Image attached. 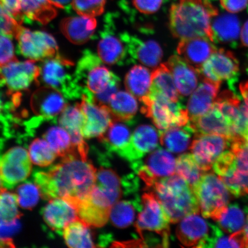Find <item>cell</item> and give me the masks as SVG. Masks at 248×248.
Returning a JSON list of instances; mask_svg holds the SVG:
<instances>
[{
	"label": "cell",
	"mask_w": 248,
	"mask_h": 248,
	"mask_svg": "<svg viewBox=\"0 0 248 248\" xmlns=\"http://www.w3.org/2000/svg\"><path fill=\"white\" fill-rule=\"evenodd\" d=\"M96 173L88 158L71 154L46 171L36 172L33 178L45 199L65 198L78 204L94 187Z\"/></svg>",
	"instance_id": "1"
},
{
	"label": "cell",
	"mask_w": 248,
	"mask_h": 248,
	"mask_svg": "<svg viewBox=\"0 0 248 248\" xmlns=\"http://www.w3.org/2000/svg\"><path fill=\"white\" fill-rule=\"evenodd\" d=\"M218 15V9L207 0H179L170 8V29L176 38L206 37L215 42L212 20Z\"/></svg>",
	"instance_id": "2"
},
{
	"label": "cell",
	"mask_w": 248,
	"mask_h": 248,
	"mask_svg": "<svg viewBox=\"0 0 248 248\" xmlns=\"http://www.w3.org/2000/svg\"><path fill=\"white\" fill-rule=\"evenodd\" d=\"M147 188L156 195L173 224L186 216L200 212L193 188L178 175L157 178Z\"/></svg>",
	"instance_id": "3"
},
{
	"label": "cell",
	"mask_w": 248,
	"mask_h": 248,
	"mask_svg": "<svg viewBox=\"0 0 248 248\" xmlns=\"http://www.w3.org/2000/svg\"><path fill=\"white\" fill-rule=\"evenodd\" d=\"M74 63L60 55L46 59L40 64L39 81L57 90L67 100L82 97L83 90L73 70Z\"/></svg>",
	"instance_id": "4"
},
{
	"label": "cell",
	"mask_w": 248,
	"mask_h": 248,
	"mask_svg": "<svg viewBox=\"0 0 248 248\" xmlns=\"http://www.w3.org/2000/svg\"><path fill=\"white\" fill-rule=\"evenodd\" d=\"M122 191L96 184L92 191L78 204L80 219L89 226L100 228L107 224L111 210L122 197Z\"/></svg>",
	"instance_id": "5"
},
{
	"label": "cell",
	"mask_w": 248,
	"mask_h": 248,
	"mask_svg": "<svg viewBox=\"0 0 248 248\" xmlns=\"http://www.w3.org/2000/svg\"><path fill=\"white\" fill-rule=\"evenodd\" d=\"M141 111L153 120L159 131L187 125L190 121L187 108L181 101L173 102L160 94H148L141 99Z\"/></svg>",
	"instance_id": "6"
},
{
	"label": "cell",
	"mask_w": 248,
	"mask_h": 248,
	"mask_svg": "<svg viewBox=\"0 0 248 248\" xmlns=\"http://www.w3.org/2000/svg\"><path fill=\"white\" fill-rule=\"evenodd\" d=\"M194 193L204 218L217 219L231 200V194L221 178L215 173L207 172L196 185Z\"/></svg>",
	"instance_id": "7"
},
{
	"label": "cell",
	"mask_w": 248,
	"mask_h": 248,
	"mask_svg": "<svg viewBox=\"0 0 248 248\" xmlns=\"http://www.w3.org/2000/svg\"><path fill=\"white\" fill-rule=\"evenodd\" d=\"M102 62L100 57L89 49L83 52L76 68V75L83 88V94L94 96L102 93L115 76Z\"/></svg>",
	"instance_id": "8"
},
{
	"label": "cell",
	"mask_w": 248,
	"mask_h": 248,
	"mask_svg": "<svg viewBox=\"0 0 248 248\" xmlns=\"http://www.w3.org/2000/svg\"><path fill=\"white\" fill-rule=\"evenodd\" d=\"M142 209L140 212L136 230L140 235L144 231L156 232L162 238L166 247L170 243V219L164 207L153 191H149L142 196Z\"/></svg>",
	"instance_id": "9"
},
{
	"label": "cell",
	"mask_w": 248,
	"mask_h": 248,
	"mask_svg": "<svg viewBox=\"0 0 248 248\" xmlns=\"http://www.w3.org/2000/svg\"><path fill=\"white\" fill-rule=\"evenodd\" d=\"M40 67L33 61L17 60L0 66V88L8 94L30 92L33 85H40Z\"/></svg>",
	"instance_id": "10"
},
{
	"label": "cell",
	"mask_w": 248,
	"mask_h": 248,
	"mask_svg": "<svg viewBox=\"0 0 248 248\" xmlns=\"http://www.w3.org/2000/svg\"><path fill=\"white\" fill-rule=\"evenodd\" d=\"M16 39L18 53L30 60L43 61L59 54L54 37L43 31H32L21 27Z\"/></svg>",
	"instance_id": "11"
},
{
	"label": "cell",
	"mask_w": 248,
	"mask_h": 248,
	"mask_svg": "<svg viewBox=\"0 0 248 248\" xmlns=\"http://www.w3.org/2000/svg\"><path fill=\"white\" fill-rule=\"evenodd\" d=\"M201 78L221 83L228 80L231 89L237 79L239 62L230 51L217 49L198 70Z\"/></svg>",
	"instance_id": "12"
},
{
	"label": "cell",
	"mask_w": 248,
	"mask_h": 248,
	"mask_svg": "<svg viewBox=\"0 0 248 248\" xmlns=\"http://www.w3.org/2000/svg\"><path fill=\"white\" fill-rule=\"evenodd\" d=\"M123 32H116L110 19L105 22L97 47L99 57L104 63L123 66L132 63Z\"/></svg>",
	"instance_id": "13"
},
{
	"label": "cell",
	"mask_w": 248,
	"mask_h": 248,
	"mask_svg": "<svg viewBox=\"0 0 248 248\" xmlns=\"http://www.w3.org/2000/svg\"><path fill=\"white\" fill-rule=\"evenodd\" d=\"M31 170L29 154L23 147L9 149L0 156V179L6 189L13 188L25 181Z\"/></svg>",
	"instance_id": "14"
},
{
	"label": "cell",
	"mask_w": 248,
	"mask_h": 248,
	"mask_svg": "<svg viewBox=\"0 0 248 248\" xmlns=\"http://www.w3.org/2000/svg\"><path fill=\"white\" fill-rule=\"evenodd\" d=\"M231 140L228 136L218 134L195 135L190 149L204 172L210 171L216 160L230 148Z\"/></svg>",
	"instance_id": "15"
},
{
	"label": "cell",
	"mask_w": 248,
	"mask_h": 248,
	"mask_svg": "<svg viewBox=\"0 0 248 248\" xmlns=\"http://www.w3.org/2000/svg\"><path fill=\"white\" fill-rule=\"evenodd\" d=\"M81 98L79 104L85 118L83 137L100 138L113 121L109 108L107 105L97 103L94 96L83 94Z\"/></svg>",
	"instance_id": "16"
},
{
	"label": "cell",
	"mask_w": 248,
	"mask_h": 248,
	"mask_svg": "<svg viewBox=\"0 0 248 248\" xmlns=\"http://www.w3.org/2000/svg\"><path fill=\"white\" fill-rule=\"evenodd\" d=\"M42 215L46 225L60 234L71 223L79 219L77 204L61 197L51 199L43 209Z\"/></svg>",
	"instance_id": "17"
},
{
	"label": "cell",
	"mask_w": 248,
	"mask_h": 248,
	"mask_svg": "<svg viewBox=\"0 0 248 248\" xmlns=\"http://www.w3.org/2000/svg\"><path fill=\"white\" fill-rule=\"evenodd\" d=\"M159 138V133L153 126L140 125L131 136L128 145L117 155L130 164L141 160L145 155L157 148Z\"/></svg>",
	"instance_id": "18"
},
{
	"label": "cell",
	"mask_w": 248,
	"mask_h": 248,
	"mask_svg": "<svg viewBox=\"0 0 248 248\" xmlns=\"http://www.w3.org/2000/svg\"><path fill=\"white\" fill-rule=\"evenodd\" d=\"M64 97L60 92L51 87H41L33 93L31 107L36 115L46 120H54L67 106Z\"/></svg>",
	"instance_id": "19"
},
{
	"label": "cell",
	"mask_w": 248,
	"mask_h": 248,
	"mask_svg": "<svg viewBox=\"0 0 248 248\" xmlns=\"http://www.w3.org/2000/svg\"><path fill=\"white\" fill-rule=\"evenodd\" d=\"M186 126L195 135L218 134L234 137L231 124L215 103L204 115L190 120Z\"/></svg>",
	"instance_id": "20"
},
{
	"label": "cell",
	"mask_w": 248,
	"mask_h": 248,
	"mask_svg": "<svg viewBox=\"0 0 248 248\" xmlns=\"http://www.w3.org/2000/svg\"><path fill=\"white\" fill-rule=\"evenodd\" d=\"M59 123L70 133L74 151L87 158L88 147L82 133L85 118L79 103L67 105L61 113Z\"/></svg>",
	"instance_id": "21"
},
{
	"label": "cell",
	"mask_w": 248,
	"mask_h": 248,
	"mask_svg": "<svg viewBox=\"0 0 248 248\" xmlns=\"http://www.w3.org/2000/svg\"><path fill=\"white\" fill-rule=\"evenodd\" d=\"M123 36L132 63L138 61L149 67H156L160 63L163 52L159 43L154 40H142L127 32H124Z\"/></svg>",
	"instance_id": "22"
},
{
	"label": "cell",
	"mask_w": 248,
	"mask_h": 248,
	"mask_svg": "<svg viewBox=\"0 0 248 248\" xmlns=\"http://www.w3.org/2000/svg\"><path fill=\"white\" fill-rule=\"evenodd\" d=\"M212 224L198 214H192L183 218L176 229V235L183 246L201 248L209 236Z\"/></svg>",
	"instance_id": "23"
},
{
	"label": "cell",
	"mask_w": 248,
	"mask_h": 248,
	"mask_svg": "<svg viewBox=\"0 0 248 248\" xmlns=\"http://www.w3.org/2000/svg\"><path fill=\"white\" fill-rule=\"evenodd\" d=\"M217 49L208 38L196 37L181 39L177 52L180 57L198 70Z\"/></svg>",
	"instance_id": "24"
},
{
	"label": "cell",
	"mask_w": 248,
	"mask_h": 248,
	"mask_svg": "<svg viewBox=\"0 0 248 248\" xmlns=\"http://www.w3.org/2000/svg\"><path fill=\"white\" fill-rule=\"evenodd\" d=\"M171 71L179 94L187 97L197 89L200 77L198 70L180 56L172 55L166 63Z\"/></svg>",
	"instance_id": "25"
},
{
	"label": "cell",
	"mask_w": 248,
	"mask_h": 248,
	"mask_svg": "<svg viewBox=\"0 0 248 248\" xmlns=\"http://www.w3.org/2000/svg\"><path fill=\"white\" fill-rule=\"evenodd\" d=\"M189 98L187 110L190 120L204 115L215 103L221 83L202 79Z\"/></svg>",
	"instance_id": "26"
},
{
	"label": "cell",
	"mask_w": 248,
	"mask_h": 248,
	"mask_svg": "<svg viewBox=\"0 0 248 248\" xmlns=\"http://www.w3.org/2000/svg\"><path fill=\"white\" fill-rule=\"evenodd\" d=\"M97 21L94 17L80 15L64 18L61 30L67 39L74 44L80 45L89 41L95 32Z\"/></svg>",
	"instance_id": "27"
},
{
	"label": "cell",
	"mask_w": 248,
	"mask_h": 248,
	"mask_svg": "<svg viewBox=\"0 0 248 248\" xmlns=\"http://www.w3.org/2000/svg\"><path fill=\"white\" fill-rule=\"evenodd\" d=\"M141 167L156 178L167 177L174 174L176 160L171 154L159 148L147 157L145 165L140 160L133 164L132 167Z\"/></svg>",
	"instance_id": "28"
},
{
	"label": "cell",
	"mask_w": 248,
	"mask_h": 248,
	"mask_svg": "<svg viewBox=\"0 0 248 248\" xmlns=\"http://www.w3.org/2000/svg\"><path fill=\"white\" fill-rule=\"evenodd\" d=\"M160 94L173 102H179L180 97L171 71L167 63L160 64L151 73V85L148 94Z\"/></svg>",
	"instance_id": "29"
},
{
	"label": "cell",
	"mask_w": 248,
	"mask_h": 248,
	"mask_svg": "<svg viewBox=\"0 0 248 248\" xmlns=\"http://www.w3.org/2000/svg\"><path fill=\"white\" fill-rule=\"evenodd\" d=\"M114 121L129 123L138 110L136 97L130 93L117 92L111 97L108 105Z\"/></svg>",
	"instance_id": "30"
},
{
	"label": "cell",
	"mask_w": 248,
	"mask_h": 248,
	"mask_svg": "<svg viewBox=\"0 0 248 248\" xmlns=\"http://www.w3.org/2000/svg\"><path fill=\"white\" fill-rule=\"evenodd\" d=\"M212 29L214 42L232 43L235 45L240 34V21L233 15H218L212 22Z\"/></svg>",
	"instance_id": "31"
},
{
	"label": "cell",
	"mask_w": 248,
	"mask_h": 248,
	"mask_svg": "<svg viewBox=\"0 0 248 248\" xmlns=\"http://www.w3.org/2000/svg\"><path fill=\"white\" fill-rule=\"evenodd\" d=\"M21 10L25 20L46 24L56 17L57 9L49 0H20Z\"/></svg>",
	"instance_id": "32"
},
{
	"label": "cell",
	"mask_w": 248,
	"mask_h": 248,
	"mask_svg": "<svg viewBox=\"0 0 248 248\" xmlns=\"http://www.w3.org/2000/svg\"><path fill=\"white\" fill-rule=\"evenodd\" d=\"M124 83L127 91L140 101L150 93L151 85L150 71L147 68L139 65L133 66L126 74Z\"/></svg>",
	"instance_id": "33"
},
{
	"label": "cell",
	"mask_w": 248,
	"mask_h": 248,
	"mask_svg": "<svg viewBox=\"0 0 248 248\" xmlns=\"http://www.w3.org/2000/svg\"><path fill=\"white\" fill-rule=\"evenodd\" d=\"M131 136L128 126L113 120L106 132L99 139L108 153L118 154L128 145Z\"/></svg>",
	"instance_id": "34"
},
{
	"label": "cell",
	"mask_w": 248,
	"mask_h": 248,
	"mask_svg": "<svg viewBox=\"0 0 248 248\" xmlns=\"http://www.w3.org/2000/svg\"><path fill=\"white\" fill-rule=\"evenodd\" d=\"M193 134L187 126L171 127L159 131L161 144L174 153H181L187 150Z\"/></svg>",
	"instance_id": "35"
},
{
	"label": "cell",
	"mask_w": 248,
	"mask_h": 248,
	"mask_svg": "<svg viewBox=\"0 0 248 248\" xmlns=\"http://www.w3.org/2000/svg\"><path fill=\"white\" fill-rule=\"evenodd\" d=\"M63 234L65 242L69 247H96L89 226L81 219H78L71 223L64 229Z\"/></svg>",
	"instance_id": "36"
},
{
	"label": "cell",
	"mask_w": 248,
	"mask_h": 248,
	"mask_svg": "<svg viewBox=\"0 0 248 248\" xmlns=\"http://www.w3.org/2000/svg\"><path fill=\"white\" fill-rule=\"evenodd\" d=\"M141 201L136 197L131 201L117 202L114 204L110 212L111 224L118 228L124 229L133 224L135 218V210L140 212Z\"/></svg>",
	"instance_id": "37"
},
{
	"label": "cell",
	"mask_w": 248,
	"mask_h": 248,
	"mask_svg": "<svg viewBox=\"0 0 248 248\" xmlns=\"http://www.w3.org/2000/svg\"><path fill=\"white\" fill-rule=\"evenodd\" d=\"M43 137L58 156L63 158L71 154H76L70 133L63 127H50L46 130Z\"/></svg>",
	"instance_id": "38"
},
{
	"label": "cell",
	"mask_w": 248,
	"mask_h": 248,
	"mask_svg": "<svg viewBox=\"0 0 248 248\" xmlns=\"http://www.w3.org/2000/svg\"><path fill=\"white\" fill-rule=\"evenodd\" d=\"M245 212L241 208L239 204H228L220 214L216 221L218 222L219 228L223 231L232 234L244 228L246 223Z\"/></svg>",
	"instance_id": "39"
},
{
	"label": "cell",
	"mask_w": 248,
	"mask_h": 248,
	"mask_svg": "<svg viewBox=\"0 0 248 248\" xmlns=\"http://www.w3.org/2000/svg\"><path fill=\"white\" fill-rule=\"evenodd\" d=\"M176 171L191 187L196 185L206 173L202 170L191 154L182 155L176 160Z\"/></svg>",
	"instance_id": "40"
},
{
	"label": "cell",
	"mask_w": 248,
	"mask_h": 248,
	"mask_svg": "<svg viewBox=\"0 0 248 248\" xmlns=\"http://www.w3.org/2000/svg\"><path fill=\"white\" fill-rule=\"evenodd\" d=\"M29 154L31 162L42 167L50 165L58 156L47 141L42 139L34 140L30 145Z\"/></svg>",
	"instance_id": "41"
},
{
	"label": "cell",
	"mask_w": 248,
	"mask_h": 248,
	"mask_svg": "<svg viewBox=\"0 0 248 248\" xmlns=\"http://www.w3.org/2000/svg\"><path fill=\"white\" fill-rule=\"evenodd\" d=\"M18 203L23 209H32L38 203L41 191L38 185L27 182L18 186L17 189Z\"/></svg>",
	"instance_id": "42"
},
{
	"label": "cell",
	"mask_w": 248,
	"mask_h": 248,
	"mask_svg": "<svg viewBox=\"0 0 248 248\" xmlns=\"http://www.w3.org/2000/svg\"><path fill=\"white\" fill-rule=\"evenodd\" d=\"M17 195L9 193L6 189L0 192V221H10L19 219Z\"/></svg>",
	"instance_id": "43"
},
{
	"label": "cell",
	"mask_w": 248,
	"mask_h": 248,
	"mask_svg": "<svg viewBox=\"0 0 248 248\" xmlns=\"http://www.w3.org/2000/svg\"><path fill=\"white\" fill-rule=\"evenodd\" d=\"M201 248H241L232 234L226 235L218 226L211 225L209 236L202 245Z\"/></svg>",
	"instance_id": "44"
},
{
	"label": "cell",
	"mask_w": 248,
	"mask_h": 248,
	"mask_svg": "<svg viewBox=\"0 0 248 248\" xmlns=\"http://www.w3.org/2000/svg\"><path fill=\"white\" fill-rule=\"evenodd\" d=\"M106 2L107 0H73L71 6L78 15L94 17L103 13Z\"/></svg>",
	"instance_id": "45"
},
{
	"label": "cell",
	"mask_w": 248,
	"mask_h": 248,
	"mask_svg": "<svg viewBox=\"0 0 248 248\" xmlns=\"http://www.w3.org/2000/svg\"><path fill=\"white\" fill-rule=\"evenodd\" d=\"M19 219L0 221V247H14L12 237L20 230Z\"/></svg>",
	"instance_id": "46"
},
{
	"label": "cell",
	"mask_w": 248,
	"mask_h": 248,
	"mask_svg": "<svg viewBox=\"0 0 248 248\" xmlns=\"http://www.w3.org/2000/svg\"><path fill=\"white\" fill-rule=\"evenodd\" d=\"M21 24L0 4V34L16 37Z\"/></svg>",
	"instance_id": "47"
},
{
	"label": "cell",
	"mask_w": 248,
	"mask_h": 248,
	"mask_svg": "<svg viewBox=\"0 0 248 248\" xmlns=\"http://www.w3.org/2000/svg\"><path fill=\"white\" fill-rule=\"evenodd\" d=\"M12 39L13 37L5 34H0V66L17 60L15 55Z\"/></svg>",
	"instance_id": "48"
},
{
	"label": "cell",
	"mask_w": 248,
	"mask_h": 248,
	"mask_svg": "<svg viewBox=\"0 0 248 248\" xmlns=\"http://www.w3.org/2000/svg\"><path fill=\"white\" fill-rule=\"evenodd\" d=\"M0 88V124L8 128L14 116V110L10 98Z\"/></svg>",
	"instance_id": "49"
},
{
	"label": "cell",
	"mask_w": 248,
	"mask_h": 248,
	"mask_svg": "<svg viewBox=\"0 0 248 248\" xmlns=\"http://www.w3.org/2000/svg\"><path fill=\"white\" fill-rule=\"evenodd\" d=\"M120 86V78L115 75L104 91L94 96L95 101L98 104L108 106L111 97L119 91Z\"/></svg>",
	"instance_id": "50"
},
{
	"label": "cell",
	"mask_w": 248,
	"mask_h": 248,
	"mask_svg": "<svg viewBox=\"0 0 248 248\" xmlns=\"http://www.w3.org/2000/svg\"><path fill=\"white\" fill-rule=\"evenodd\" d=\"M133 5L141 14L156 13L162 7L163 0H133Z\"/></svg>",
	"instance_id": "51"
},
{
	"label": "cell",
	"mask_w": 248,
	"mask_h": 248,
	"mask_svg": "<svg viewBox=\"0 0 248 248\" xmlns=\"http://www.w3.org/2000/svg\"><path fill=\"white\" fill-rule=\"evenodd\" d=\"M0 4L18 23L21 24L25 20L24 16L21 10L20 0H0Z\"/></svg>",
	"instance_id": "52"
},
{
	"label": "cell",
	"mask_w": 248,
	"mask_h": 248,
	"mask_svg": "<svg viewBox=\"0 0 248 248\" xmlns=\"http://www.w3.org/2000/svg\"><path fill=\"white\" fill-rule=\"evenodd\" d=\"M220 3L229 13L237 14L248 7V0H220Z\"/></svg>",
	"instance_id": "53"
},
{
	"label": "cell",
	"mask_w": 248,
	"mask_h": 248,
	"mask_svg": "<svg viewBox=\"0 0 248 248\" xmlns=\"http://www.w3.org/2000/svg\"><path fill=\"white\" fill-rule=\"evenodd\" d=\"M55 7L61 9H69L73 0H49Z\"/></svg>",
	"instance_id": "54"
},
{
	"label": "cell",
	"mask_w": 248,
	"mask_h": 248,
	"mask_svg": "<svg viewBox=\"0 0 248 248\" xmlns=\"http://www.w3.org/2000/svg\"><path fill=\"white\" fill-rule=\"evenodd\" d=\"M239 89L242 97L243 98L244 103L248 107V80L241 83Z\"/></svg>",
	"instance_id": "55"
},
{
	"label": "cell",
	"mask_w": 248,
	"mask_h": 248,
	"mask_svg": "<svg viewBox=\"0 0 248 248\" xmlns=\"http://www.w3.org/2000/svg\"><path fill=\"white\" fill-rule=\"evenodd\" d=\"M241 40L242 44L248 47V20L245 23L241 30Z\"/></svg>",
	"instance_id": "56"
},
{
	"label": "cell",
	"mask_w": 248,
	"mask_h": 248,
	"mask_svg": "<svg viewBox=\"0 0 248 248\" xmlns=\"http://www.w3.org/2000/svg\"><path fill=\"white\" fill-rule=\"evenodd\" d=\"M245 211H246V212L247 213V217L246 225H245V226H244V230L245 231V232H246V236H247V241H248V245H247V248H248V207H246V209H245Z\"/></svg>",
	"instance_id": "57"
},
{
	"label": "cell",
	"mask_w": 248,
	"mask_h": 248,
	"mask_svg": "<svg viewBox=\"0 0 248 248\" xmlns=\"http://www.w3.org/2000/svg\"><path fill=\"white\" fill-rule=\"evenodd\" d=\"M247 73H248V67H247Z\"/></svg>",
	"instance_id": "58"
}]
</instances>
